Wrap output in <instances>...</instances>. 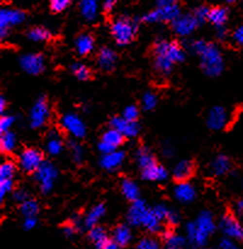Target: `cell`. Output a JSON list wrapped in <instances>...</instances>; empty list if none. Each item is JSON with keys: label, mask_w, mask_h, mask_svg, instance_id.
I'll return each instance as SVG.
<instances>
[{"label": "cell", "mask_w": 243, "mask_h": 249, "mask_svg": "<svg viewBox=\"0 0 243 249\" xmlns=\"http://www.w3.org/2000/svg\"><path fill=\"white\" fill-rule=\"evenodd\" d=\"M109 124H111V128L118 130L124 138L133 139L138 136L139 131H140V128H139L136 122H129L124 119L123 117H114L111 119Z\"/></svg>", "instance_id": "obj_15"}, {"label": "cell", "mask_w": 243, "mask_h": 249, "mask_svg": "<svg viewBox=\"0 0 243 249\" xmlns=\"http://www.w3.org/2000/svg\"><path fill=\"white\" fill-rule=\"evenodd\" d=\"M236 212H237L238 214H241V215H243V197L241 199H238L237 203H236Z\"/></svg>", "instance_id": "obj_59"}, {"label": "cell", "mask_w": 243, "mask_h": 249, "mask_svg": "<svg viewBox=\"0 0 243 249\" xmlns=\"http://www.w3.org/2000/svg\"><path fill=\"white\" fill-rule=\"evenodd\" d=\"M155 53V70L158 74L168 75L172 73L175 63L185 58L184 49L176 41L158 40L153 48Z\"/></svg>", "instance_id": "obj_1"}, {"label": "cell", "mask_w": 243, "mask_h": 249, "mask_svg": "<svg viewBox=\"0 0 243 249\" xmlns=\"http://www.w3.org/2000/svg\"><path fill=\"white\" fill-rule=\"evenodd\" d=\"M228 123V112L221 106H215L209 111L207 116V125L211 130H221Z\"/></svg>", "instance_id": "obj_12"}, {"label": "cell", "mask_w": 243, "mask_h": 249, "mask_svg": "<svg viewBox=\"0 0 243 249\" xmlns=\"http://www.w3.org/2000/svg\"><path fill=\"white\" fill-rule=\"evenodd\" d=\"M72 0H50V9L53 12H62L70 5Z\"/></svg>", "instance_id": "obj_44"}, {"label": "cell", "mask_w": 243, "mask_h": 249, "mask_svg": "<svg viewBox=\"0 0 243 249\" xmlns=\"http://www.w3.org/2000/svg\"><path fill=\"white\" fill-rule=\"evenodd\" d=\"M226 1L230 2V4H231V2H236V1H237V0H226Z\"/></svg>", "instance_id": "obj_63"}, {"label": "cell", "mask_w": 243, "mask_h": 249, "mask_svg": "<svg viewBox=\"0 0 243 249\" xmlns=\"http://www.w3.org/2000/svg\"><path fill=\"white\" fill-rule=\"evenodd\" d=\"M122 117L129 122H136V119L139 118V108L135 105H129L123 109Z\"/></svg>", "instance_id": "obj_43"}, {"label": "cell", "mask_w": 243, "mask_h": 249, "mask_svg": "<svg viewBox=\"0 0 243 249\" xmlns=\"http://www.w3.org/2000/svg\"><path fill=\"white\" fill-rule=\"evenodd\" d=\"M160 223H162V221L157 218V215L153 213L152 209H148L147 214H146L145 218H143L141 226L145 228L147 231H150V232L156 233L162 231V224Z\"/></svg>", "instance_id": "obj_32"}, {"label": "cell", "mask_w": 243, "mask_h": 249, "mask_svg": "<svg viewBox=\"0 0 243 249\" xmlns=\"http://www.w3.org/2000/svg\"><path fill=\"white\" fill-rule=\"evenodd\" d=\"M148 209L150 208H148V207L146 206L145 202L141 201V199L133 202L130 208H129L128 215H126L128 223L133 226H141L143 218H145V215L147 214Z\"/></svg>", "instance_id": "obj_16"}, {"label": "cell", "mask_w": 243, "mask_h": 249, "mask_svg": "<svg viewBox=\"0 0 243 249\" xmlns=\"http://www.w3.org/2000/svg\"><path fill=\"white\" fill-rule=\"evenodd\" d=\"M95 40L92 38L91 34L89 33H83L75 40V50L79 55L87 56L94 50Z\"/></svg>", "instance_id": "obj_25"}, {"label": "cell", "mask_w": 243, "mask_h": 249, "mask_svg": "<svg viewBox=\"0 0 243 249\" xmlns=\"http://www.w3.org/2000/svg\"><path fill=\"white\" fill-rule=\"evenodd\" d=\"M12 190H14V181L12 180H0V199L1 201Z\"/></svg>", "instance_id": "obj_49"}, {"label": "cell", "mask_w": 243, "mask_h": 249, "mask_svg": "<svg viewBox=\"0 0 243 249\" xmlns=\"http://www.w3.org/2000/svg\"><path fill=\"white\" fill-rule=\"evenodd\" d=\"M209 236L197 228L196 223H189L186 225V241L193 249H201L208 242Z\"/></svg>", "instance_id": "obj_14"}, {"label": "cell", "mask_w": 243, "mask_h": 249, "mask_svg": "<svg viewBox=\"0 0 243 249\" xmlns=\"http://www.w3.org/2000/svg\"><path fill=\"white\" fill-rule=\"evenodd\" d=\"M174 196L177 201L182 202V203H190L196 197V189L189 181L179 182L174 187Z\"/></svg>", "instance_id": "obj_17"}, {"label": "cell", "mask_w": 243, "mask_h": 249, "mask_svg": "<svg viewBox=\"0 0 243 249\" xmlns=\"http://www.w3.org/2000/svg\"><path fill=\"white\" fill-rule=\"evenodd\" d=\"M50 117V107H49L46 97L40 96L33 105L29 113V122L31 126L34 129L41 128L46 124Z\"/></svg>", "instance_id": "obj_6"}, {"label": "cell", "mask_w": 243, "mask_h": 249, "mask_svg": "<svg viewBox=\"0 0 243 249\" xmlns=\"http://www.w3.org/2000/svg\"><path fill=\"white\" fill-rule=\"evenodd\" d=\"M97 148H99V151L102 153V155H108V153L116 151V148H113L112 146L107 145L106 142H102V141H100L99 145H97Z\"/></svg>", "instance_id": "obj_55"}, {"label": "cell", "mask_w": 243, "mask_h": 249, "mask_svg": "<svg viewBox=\"0 0 243 249\" xmlns=\"http://www.w3.org/2000/svg\"><path fill=\"white\" fill-rule=\"evenodd\" d=\"M61 125L74 139H83L87 134V128L82 119L74 113H66L61 118Z\"/></svg>", "instance_id": "obj_9"}, {"label": "cell", "mask_w": 243, "mask_h": 249, "mask_svg": "<svg viewBox=\"0 0 243 249\" xmlns=\"http://www.w3.org/2000/svg\"><path fill=\"white\" fill-rule=\"evenodd\" d=\"M231 170V160L224 155L216 156L210 163V172L215 177H223Z\"/></svg>", "instance_id": "obj_23"}, {"label": "cell", "mask_w": 243, "mask_h": 249, "mask_svg": "<svg viewBox=\"0 0 243 249\" xmlns=\"http://www.w3.org/2000/svg\"><path fill=\"white\" fill-rule=\"evenodd\" d=\"M191 50L201 57V67L209 77H218L224 71V57L218 46L204 40H194L190 45Z\"/></svg>", "instance_id": "obj_2"}, {"label": "cell", "mask_w": 243, "mask_h": 249, "mask_svg": "<svg viewBox=\"0 0 243 249\" xmlns=\"http://www.w3.org/2000/svg\"><path fill=\"white\" fill-rule=\"evenodd\" d=\"M26 19V14L17 9H1L0 11V29H9L18 26Z\"/></svg>", "instance_id": "obj_13"}, {"label": "cell", "mask_w": 243, "mask_h": 249, "mask_svg": "<svg viewBox=\"0 0 243 249\" xmlns=\"http://www.w3.org/2000/svg\"><path fill=\"white\" fill-rule=\"evenodd\" d=\"M89 240L94 243L96 249H102L109 241L106 230L101 226H94V228L90 229Z\"/></svg>", "instance_id": "obj_29"}, {"label": "cell", "mask_w": 243, "mask_h": 249, "mask_svg": "<svg viewBox=\"0 0 243 249\" xmlns=\"http://www.w3.org/2000/svg\"><path fill=\"white\" fill-rule=\"evenodd\" d=\"M232 40L238 46H243V26L237 27L232 33Z\"/></svg>", "instance_id": "obj_51"}, {"label": "cell", "mask_w": 243, "mask_h": 249, "mask_svg": "<svg viewBox=\"0 0 243 249\" xmlns=\"http://www.w3.org/2000/svg\"><path fill=\"white\" fill-rule=\"evenodd\" d=\"M179 220H180L179 214H177L175 211H172V209H170L169 215H168L167 218V223L169 224V225H175V224L179 223Z\"/></svg>", "instance_id": "obj_56"}, {"label": "cell", "mask_w": 243, "mask_h": 249, "mask_svg": "<svg viewBox=\"0 0 243 249\" xmlns=\"http://www.w3.org/2000/svg\"><path fill=\"white\" fill-rule=\"evenodd\" d=\"M121 190L123 196L125 197L128 201L135 202L139 199V196H140V190H139L136 182H134L133 180L124 179L123 181L121 182Z\"/></svg>", "instance_id": "obj_31"}, {"label": "cell", "mask_w": 243, "mask_h": 249, "mask_svg": "<svg viewBox=\"0 0 243 249\" xmlns=\"http://www.w3.org/2000/svg\"><path fill=\"white\" fill-rule=\"evenodd\" d=\"M104 212H106V208H104V204H96L95 207H92L91 211L87 213V218L84 220L85 226L89 229L97 226V223H99L100 219L104 215Z\"/></svg>", "instance_id": "obj_34"}, {"label": "cell", "mask_w": 243, "mask_h": 249, "mask_svg": "<svg viewBox=\"0 0 243 249\" xmlns=\"http://www.w3.org/2000/svg\"><path fill=\"white\" fill-rule=\"evenodd\" d=\"M152 211L160 221H167V218L170 212V209L167 206H164V204H157V206L153 207Z\"/></svg>", "instance_id": "obj_47"}, {"label": "cell", "mask_w": 243, "mask_h": 249, "mask_svg": "<svg viewBox=\"0 0 243 249\" xmlns=\"http://www.w3.org/2000/svg\"><path fill=\"white\" fill-rule=\"evenodd\" d=\"M27 36H28L29 40L35 41V43H41V41L49 40L51 34L50 32L46 28H44V27H34L31 31H28Z\"/></svg>", "instance_id": "obj_37"}, {"label": "cell", "mask_w": 243, "mask_h": 249, "mask_svg": "<svg viewBox=\"0 0 243 249\" xmlns=\"http://www.w3.org/2000/svg\"><path fill=\"white\" fill-rule=\"evenodd\" d=\"M19 66L28 74L38 75L45 70V60L41 53H27L19 58Z\"/></svg>", "instance_id": "obj_11"}, {"label": "cell", "mask_w": 243, "mask_h": 249, "mask_svg": "<svg viewBox=\"0 0 243 249\" xmlns=\"http://www.w3.org/2000/svg\"><path fill=\"white\" fill-rule=\"evenodd\" d=\"M57 178V169L55 165L50 162H44L35 172V179L39 182L41 194H50L53 189V182Z\"/></svg>", "instance_id": "obj_5"}, {"label": "cell", "mask_w": 243, "mask_h": 249, "mask_svg": "<svg viewBox=\"0 0 243 249\" xmlns=\"http://www.w3.org/2000/svg\"><path fill=\"white\" fill-rule=\"evenodd\" d=\"M69 150L72 155L73 162L77 164H82L84 160V150L77 141H69Z\"/></svg>", "instance_id": "obj_39"}, {"label": "cell", "mask_w": 243, "mask_h": 249, "mask_svg": "<svg viewBox=\"0 0 243 249\" xmlns=\"http://www.w3.org/2000/svg\"><path fill=\"white\" fill-rule=\"evenodd\" d=\"M219 249H240V248H238V246L236 245L235 241L231 240V238L224 237L223 240L220 241V243H219Z\"/></svg>", "instance_id": "obj_50"}, {"label": "cell", "mask_w": 243, "mask_h": 249, "mask_svg": "<svg viewBox=\"0 0 243 249\" xmlns=\"http://www.w3.org/2000/svg\"><path fill=\"white\" fill-rule=\"evenodd\" d=\"M181 15L180 5L177 0H157V6L155 10L147 12L142 17L146 23H156V22H173Z\"/></svg>", "instance_id": "obj_3"}, {"label": "cell", "mask_w": 243, "mask_h": 249, "mask_svg": "<svg viewBox=\"0 0 243 249\" xmlns=\"http://www.w3.org/2000/svg\"><path fill=\"white\" fill-rule=\"evenodd\" d=\"M219 228H220L221 232L225 235V237L243 242V225L233 215L225 214L221 218Z\"/></svg>", "instance_id": "obj_8"}, {"label": "cell", "mask_w": 243, "mask_h": 249, "mask_svg": "<svg viewBox=\"0 0 243 249\" xmlns=\"http://www.w3.org/2000/svg\"><path fill=\"white\" fill-rule=\"evenodd\" d=\"M46 152L50 156H57L63 150V140L57 130H51L46 136L45 141Z\"/></svg>", "instance_id": "obj_21"}, {"label": "cell", "mask_w": 243, "mask_h": 249, "mask_svg": "<svg viewBox=\"0 0 243 249\" xmlns=\"http://www.w3.org/2000/svg\"><path fill=\"white\" fill-rule=\"evenodd\" d=\"M77 230H78V229L75 228L73 224H67V225L63 226L62 232H63V235L66 236V237H72V236H74V233L77 232Z\"/></svg>", "instance_id": "obj_54"}, {"label": "cell", "mask_w": 243, "mask_h": 249, "mask_svg": "<svg viewBox=\"0 0 243 249\" xmlns=\"http://www.w3.org/2000/svg\"><path fill=\"white\" fill-rule=\"evenodd\" d=\"M72 72L75 75V78L79 80H87L90 78V70L83 63H74L72 66Z\"/></svg>", "instance_id": "obj_41"}, {"label": "cell", "mask_w": 243, "mask_h": 249, "mask_svg": "<svg viewBox=\"0 0 243 249\" xmlns=\"http://www.w3.org/2000/svg\"><path fill=\"white\" fill-rule=\"evenodd\" d=\"M0 148L4 153H11L16 148V135L11 131L1 134L0 138Z\"/></svg>", "instance_id": "obj_36"}, {"label": "cell", "mask_w": 243, "mask_h": 249, "mask_svg": "<svg viewBox=\"0 0 243 249\" xmlns=\"http://www.w3.org/2000/svg\"><path fill=\"white\" fill-rule=\"evenodd\" d=\"M15 121H16L15 117L2 116L1 118H0V133L4 134V133H7V131H10V129H11L12 125H14Z\"/></svg>", "instance_id": "obj_46"}, {"label": "cell", "mask_w": 243, "mask_h": 249, "mask_svg": "<svg viewBox=\"0 0 243 249\" xmlns=\"http://www.w3.org/2000/svg\"><path fill=\"white\" fill-rule=\"evenodd\" d=\"M142 179L147 180V181H164L168 178V172L163 165L156 164L151 165L147 169L142 170Z\"/></svg>", "instance_id": "obj_22"}, {"label": "cell", "mask_w": 243, "mask_h": 249, "mask_svg": "<svg viewBox=\"0 0 243 249\" xmlns=\"http://www.w3.org/2000/svg\"><path fill=\"white\" fill-rule=\"evenodd\" d=\"M198 21L193 16V14L180 15L175 21L172 22L173 31L179 36H191V33H193L194 29L198 27Z\"/></svg>", "instance_id": "obj_10"}, {"label": "cell", "mask_w": 243, "mask_h": 249, "mask_svg": "<svg viewBox=\"0 0 243 249\" xmlns=\"http://www.w3.org/2000/svg\"><path fill=\"white\" fill-rule=\"evenodd\" d=\"M5 107H6V100L4 96H0V112H4Z\"/></svg>", "instance_id": "obj_60"}, {"label": "cell", "mask_w": 243, "mask_h": 249, "mask_svg": "<svg viewBox=\"0 0 243 249\" xmlns=\"http://www.w3.org/2000/svg\"><path fill=\"white\" fill-rule=\"evenodd\" d=\"M136 249H159L157 241L151 237H143L136 245Z\"/></svg>", "instance_id": "obj_45"}, {"label": "cell", "mask_w": 243, "mask_h": 249, "mask_svg": "<svg viewBox=\"0 0 243 249\" xmlns=\"http://www.w3.org/2000/svg\"><path fill=\"white\" fill-rule=\"evenodd\" d=\"M138 32V24L135 21L125 16L118 17L112 22L111 33L114 40L119 45H126L134 40Z\"/></svg>", "instance_id": "obj_4"}, {"label": "cell", "mask_w": 243, "mask_h": 249, "mask_svg": "<svg viewBox=\"0 0 243 249\" xmlns=\"http://www.w3.org/2000/svg\"><path fill=\"white\" fill-rule=\"evenodd\" d=\"M141 106L145 111H151L157 106V96L153 92H146L141 99Z\"/></svg>", "instance_id": "obj_42"}, {"label": "cell", "mask_w": 243, "mask_h": 249, "mask_svg": "<svg viewBox=\"0 0 243 249\" xmlns=\"http://www.w3.org/2000/svg\"><path fill=\"white\" fill-rule=\"evenodd\" d=\"M16 173V165L12 162H4L0 165V180H12Z\"/></svg>", "instance_id": "obj_40"}, {"label": "cell", "mask_w": 243, "mask_h": 249, "mask_svg": "<svg viewBox=\"0 0 243 249\" xmlns=\"http://www.w3.org/2000/svg\"><path fill=\"white\" fill-rule=\"evenodd\" d=\"M19 211H21L22 215H23L24 218L35 216L39 212V204L36 201L29 198L21 204V207H19Z\"/></svg>", "instance_id": "obj_38"}, {"label": "cell", "mask_w": 243, "mask_h": 249, "mask_svg": "<svg viewBox=\"0 0 243 249\" xmlns=\"http://www.w3.org/2000/svg\"><path fill=\"white\" fill-rule=\"evenodd\" d=\"M193 172H194L193 162H191V160H184L175 165L174 170H173V177H174V179L176 180V181L184 182V181H187V180L193 175Z\"/></svg>", "instance_id": "obj_18"}, {"label": "cell", "mask_w": 243, "mask_h": 249, "mask_svg": "<svg viewBox=\"0 0 243 249\" xmlns=\"http://www.w3.org/2000/svg\"><path fill=\"white\" fill-rule=\"evenodd\" d=\"M218 29V36L220 39H224L225 38V36H226V31H225V28H224V27H221V28H216Z\"/></svg>", "instance_id": "obj_61"}, {"label": "cell", "mask_w": 243, "mask_h": 249, "mask_svg": "<svg viewBox=\"0 0 243 249\" xmlns=\"http://www.w3.org/2000/svg\"><path fill=\"white\" fill-rule=\"evenodd\" d=\"M194 223H196L197 228H198L199 230H202L208 236H210L211 233L215 231V221H214L213 215H211L210 212L208 211L201 212V214H199L198 218L196 219Z\"/></svg>", "instance_id": "obj_24"}, {"label": "cell", "mask_w": 243, "mask_h": 249, "mask_svg": "<svg viewBox=\"0 0 243 249\" xmlns=\"http://www.w3.org/2000/svg\"><path fill=\"white\" fill-rule=\"evenodd\" d=\"M136 163H138L139 168L142 172V170L147 169V168L156 164L157 162H156L153 153L147 147H140L136 152Z\"/></svg>", "instance_id": "obj_30"}, {"label": "cell", "mask_w": 243, "mask_h": 249, "mask_svg": "<svg viewBox=\"0 0 243 249\" xmlns=\"http://www.w3.org/2000/svg\"><path fill=\"white\" fill-rule=\"evenodd\" d=\"M14 199L16 202H18V203H23V202H26L27 199H29V196H28V192L26 191V190L23 189H19V190H16L14 194Z\"/></svg>", "instance_id": "obj_52"}, {"label": "cell", "mask_w": 243, "mask_h": 249, "mask_svg": "<svg viewBox=\"0 0 243 249\" xmlns=\"http://www.w3.org/2000/svg\"><path fill=\"white\" fill-rule=\"evenodd\" d=\"M122 247L119 245H117L116 242H114L113 240H109L108 242L106 243V246H104L102 249H121Z\"/></svg>", "instance_id": "obj_58"}, {"label": "cell", "mask_w": 243, "mask_h": 249, "mask_svg": "<svg viewBox=\"0 0 243 249\" xmlns=\"http://www.w3.org/2000/svg\"><path fill=\"white\" fill-rule=\"evenodd\" d=\"M125 158V155L122 151H113V152L108 153V155H104L101 158V167L104 169L112 172V170H116L123 164V160Z\"/></svg>", "instance_id": "obj_20"}, {"label": "cell", "mask_w": 243, "mask_h": 249, "mask_svg": "<svg viewBox=\"0 0 243 249\" xmlns=\"http://www.w3.org/2000/svg\"><path fill=\"white\" fill-rule=\"evenodd\" d=\"M187 241L182 236L174 232L164 233V249H184Z\"/></svg>", "instance_id": "obj_35"}, {"label": "cell", "mask_w": 243, "mask_h": 249, "mask_svg": "<svg viewBox=\"0 0 243 249\" xmlns=\"http://www.w3.org/2000/svg\"><path fill=\"white\" fill-rule=\"evenodd\" d=\"M35 226H36V218H35V216H31V218H24V221H23V229H24V230H27V231L33 230Z\"/></svg>", "instance_id": "obj_53"}, {"label": "cell", "mask_w": 243, "mask_h": 249, "mask_svg": "<svg viewBox=\"0 0 243 249\" xmlns=\"http://www.w3.org/2000/svg\"><path fill=\"white\" fill-rule=\"evenodd\" d=\"M7 33H9V29H0V36H1V39L6 38Z\"/></svg>", "instance_id": "obj_62"}, {"label": "cell", "mask_w": 243, "mask_h": 249, "mask_svg": "<svg viewBox=\"0 0 243 249\" xmlns=\"http://www.w3.org/2000/svg\"><path fill=\"white\" fill-rule=\"evenodd\" d=\"M124 139L125 138H124L118 130H116V129L113 128H109L108 130H106L104 134H102L101 141L102 142H106L107 145L112 146V147L117 150V148L123 143Z\"/></svg>", "instance_id": "obj_33"}, {"label": "cell", "mask_w": 243, "mask_h": 249, "mask_svg": "<svg viewBox=\"0 0 243 249\" xmlns=\"http://www.w3.org/2000/svg\"><path fill=\"white\" fill-rule=\"evenodd\" d=\"M19 167L26 173H35L44 163L43 153L38 148H26L18 158Z\"/></svg>", "instance_id": "obj_7"}, {"label": "cell", "mask_w": 243, "mask_h": 249, "mask_svg": "<svg viewBox=\"0 0 243 249\" xmlns=\"http://www.w3.org/2000/svg\"><path fill=\"white\" fill-rule=\"evenodd\" d=\"M209 7L207 6H198L196 10H194L192 14L196 17V19L198 21V23H203L204 21H208V15H209Z\"/></svg>", "instance_id": "obj_48"}, {"label": "cell", "mask_w": 243, "mask_h": 249, "mask_svg": "<svg viewBox=\"0 0 243 249\" xmlns=\"http://www.w3.org/2000/svg\"><path fill=\"white\" fill-rule=\"evenodd\" d=\"M79 10L82 16L87 21H94L99 12V1L97 0H79Z\"/></svg>", "instance_id": "obj_26"}, {"label": "cell", "mask_w": 243, "mask_h": 249, "mask_svg": "<svg viewBox=\"0 0 243 249\" xmlns=\"http://www.w3.org/2000/svg\"><path fill=\"white\" fill-rule=\"evenodd\" d=\"M117 0H104V11H111L116 5Z\"/></svg>", "instance_id": "obj_57"}, {"label": "cell", "mask_w": 243, "mask_h": 249, "mask_svg": "<svg viewBox=\"0 0 243 249\" xmlns=\"http://www.w3.org/2000/svg\"><path fill=\"white\" fill-rule=\"evenodd\" d=\"M131 230L128 225H118L113 230V233H112V240L119 245L121 247H125L130 243L131 241Z\"/></svg>", "instance_id": "obj_28"}, {"label": "cell", "mask_w": 243, "mask_h": 249, "mask_svg": "<svg viewBox=\"0 0 243 249\" xmlns=\"http://www.w3.org/2000/svg\"><path fill=\"white\" fill-rule=\"evenodd\" d=\"M227 18H228V12L225 7L216 6V7H211V9L209 10L208 21L210 22V23H213L216 28H221V27L225 26Z\"/></svg>", "instance_id": "obj_27"}, {"label": "cell", "mask_w": 243, "mask_h": 249, "mask_svg": "<svg viewBox=\"0 0 243 249\" xmlns=\"http://www.w3.org/2000/svg\"><path fill=\"white\" fill-rule=\"evenodd\" d=\"M117 61V55L112 49L102 48L97 55V65L104 72H109L114 68Z\"/></svg>", "instance_id": "obj_19"}]
</instances>
